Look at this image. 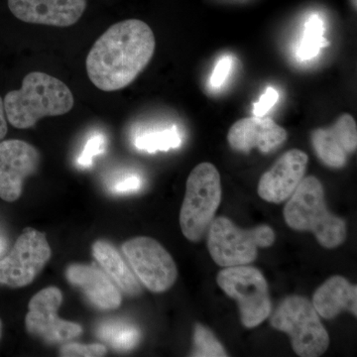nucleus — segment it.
<instances>
[{"label":"nucleus","mask_w":357,"mask_h":357,"mask_svg":"<svg viewBox=\"0 0 357 357\" xmlns=\"http://www.w3.org/2000/svg\"><path fill=\"white\" fill-rule=\"evenodd\" d=\"M279 98V93L273 88H268L267 91L260 98L259 102L255 103L253 114L255 116L263 117L272 109V107L277 102Z\"/></svg>","instance_id":"obj_25"},{"label":"nucleus","mask_w":357,"mask_h":357,"mask_svg":"<svg viewBox=\"0 0 357 357\" xmlns=\"http://www.w3.org/2000/svg\"><path fill=\"white\" fill-rule=\"evenodd\" d=\"M9 10L30 24L70 27L81 20L86 0H8Z\"/></svg>","instance_id":"obj_12"},{"label":"nucleus","mask_w":357,"mask_h":357,"mask_svg":"<svg viewBox=\"0 0 357 357\" xmlns=\"http://www.w3.org/2000/svg\"><path fill=\"white\" fill-rule=\"evenodd\" d=\"M288 227L311 231L324 248L342 245L347 238V223L328 210L321 183L314 176L304 178L284 208Z\"/></svg>","instance_id":"obj_3"},{"label":"nucleus","mask_w":357,"mask_h":357,"mask_svg":"<svg viewBox=\"0 0 357 357\" xmlns=\"http://www.w3.org/2000/svg\"><path fill=\"white\" fill-rule=\"evenodd\" d=\"M62 303L63 294L54 286L35 294L28 304L25 317L28 335L50 345L66 344L81 337L83 326L59 317Z\"/></svg>","instance_id":"obj_10"},{"label":"nucleus","mask_w":357,"mask_h":357,"mask_svg":"<svg viewBox=\"0 0 357 357\" xmlns=\"http://www.w3.org/2000/svg\"><path fill=\"white\" fill-rule=\"evenodd\" d=\"M74 103L72 91L64 82L42 72L26 75L21 88L3 98L7 121L17 129L31 128L44 117L68 114Z\"/></svg>","instance_id":"obj_2"},{"label":"nucleus","mask_w":357,"mask_h":357,"mask_svg":"<svg viewBox=\"0 0 357 357\" xmlns=\"http://www.w3.org/2000/svg\"><path fill=\"white\" fill-rule=\"evenodd\" d=\"M287 131L268 117H246L230 128L227 141L230 147L238 152L258 149L269 153L287 140Z\"/></svg>","instance_id":"obj_15"},{"label":"nucleus","mask_w":357,"mask_h":357,"mask_svg":"<svg viewBox=\"0 0 357 357\" xmlns=\"http://www.w3.org/2000/svg\"><path fill=\"white\" fill-rule=\"evenodd\" d=\"M328 45L330 42L324 37L323 20L318 15H312L307 21L298 57L302 61L311 60L319 55L321 49Z\"/></svg>","instance_id":"obj_20"},{"label":"nucleus","mask_w":357,"mask_h":357,"mask_svg":"<svg viewBox=\"0 0 357 357\" xmlns=\"http://www.w3.org/2000/svg\"><path fill=\"white\" fill-rule=\"evenodd\" d=\"M218 285L231 299L236 300L245 328L261 325L272 311L266 279L255 267H225L218 274Z\"/></svg>","instance_id":"obj_7"},{"label":"nucleus","mask_w":357,"mask_h":357,"mask_svg":"<svg viewBox=\"0 0 357 357\" xmlns=\"http://www.w3.org/2000/svg\"><path fill=\"white\" fill-rule=\"evenodd\" d=\"M41 154L20 139L0 142V199L13 203L20 198L26 178L38 171Z\"/></svg>","instance_id":"obj_11"},{"label":"nucleus","mask_w":357,"mask_h":357,"mask_svg":"<svg viewBox=\"0 0 357 357\" xmlns=\"http://www.w3.org/2000/svg\"><path fill=\"white\" fill-rule=\"evenodd\" d=\"M98 337L119 351L133 349L140 340V331L126 321H107L96 331Z\"/></svg>","instance_id":"obj_19"},{"label":"nucleus","mask_w":357,"mask_h":357,"mask_svg":"<svg viewBox=\"0 0 357 357\" xmlns=\"http://www.w3.org/2000/svg\"><path fill=\"white\" fill-rule=\"evenodd\" d=\"M107 347L102 344H84L66 342L61 344L59 354L63 357H100L107 356Z\"/></svg>","instance_id":"obj_23"},{"label":"nucleus","mask_w":357,"mask_h":357,"mask_svg":"<svg viewBox=\"0 0 357 357\" xmlns=\"http://www.w3.org/2000/svg\"><path fill=\"white\" fill-rule=\"evenodd\" d=\"M121 251L137 278L151 292H166L177 281V265L172 256L151 237L129 239L122 244Z\"/></svg>","instance_id":"obj_9"},{"label":"nucleus","mask_w":357,"mask_h":357,"mask_svg":"<svg viewBox=\"0 0 357 357\" xmlns=\"http://www.w3.org/2000/svg\"><path fill=\"white\" fill-rule=\"evenodd\" d=\"M312 306L319 316L326 319H335L344 310L357 316V287L344 277L328 279L312 296Z\"/></svg>","instance_id":"obj_17"},{"label":"nucleus","mask_w":357,"mask_h":357,"mask_svg":"<svg viewBox=\"0 0 357 357\" xmlns=\"http://www.w3.org/2000/svg\"><path fill=\"white\" fill-rule=\"evenodd\" d=\"M141 188V180L137 176H129L124 178L123 180L119 181L114 185V191L119 194H126V192H132L138 191Z\"/></svg>","instance_id":"obj_27"},{"label":"nucleus","mask_w":357,"mask_h":357,"mask_svg":"<svg viewBox=\"0 0 357 357\" xmlns=\"http://www.w3.org/2000/svg\"><path fill=\"white\" fill-rule=\"evenodd\" d=\"M2 337V321L1 319H0V338Z\"/></svg>","instance_id":"obj_29"},{"label":"nucleus","mask_w":357,"mask_h":357,"mask_svg":"<svg viewBox=\"0 0 357 357\" xmlns=\"http://www.w3.org/2000/svg\"><path fill=\"white\" fill-rule=\"evenodd\" d=\"M222 199L218 169L204 162L192 169L187 183L180 211V227L185 238L198 243L215 218Z\"/></svg>","instance_id":"obj_4"},{"label":"nucleus","mask_w":357,"mask_h":357,"mask_svg":"<svg viewBox=\"0 0 357 357\" xmlns=\"http://www.w3.org/2000/svg\"><path fill=\"white\" fill-rule=\"evenodd\" d=\"M275 238L274 230L269 225L241 229L229 218L220 217L208 227V252L213 261L222 267L248 265L257 257L258 248H270Z\"/></svg>","instance_id":"obj_6"},{"label":"nucleus","mask_w":357,"mask_h":357,"mask_svg":"<svg viewBox=\"0 0 357 357\" xmlns=\"http://www.w3.org/2000/svg\"><path fill=\"white\" fill-rule=\"evenodd\" d=\"M105 138L102 135H95L89 139L84 146L81 156L77 159V163L82 167H89L93 163V159L96 155L102 154L105 151Z\"/></svg>","instance_id":"obj_24"},{"label":"nucleus","mask_w":357,"mask_h":357,"mask_svg":"<svg viewBox=\"0 0 357 357\" xmlns=\"http://www.w3.org/2000/svg\"><path fill=\"white\" fill-rule=\"evenodd\" d=\"M232 60L229 57H223L218 61L213 75H211L210 83L213 88H220L225 83L231 69Z\"/></svg>","instance_id":"obj_26"},{"label":"nucleus","mask_w":357,"mask_h":357,"mask_svg":"<svg viewBox=\"0 0 357 357\" xmlns=\"http://www.w3.org/2000/svg\"><path fill=\"white\" fill-rule=\"evenodd\" d=\"M192 356L225 357L229 354L211 330L202 324H196L192 332Z\"/></svg>","instance_id":"obj_22"},{"label":"nucleus","mask_w":357,"mask_h":357,"mask_svg":"<svg viewBox=\"0 0 357 357\" xmlns=\"http://www.w3.org/2000/svg\"><path fill=\"white\" fill-rule=\"evenodd\" d=\"M271 326L289 335L294 351L299 356H323L330 345V337L318 312L302 296L286 298L272 314Z\"/></svg>","instance_id":"obj_5"},{"label":"nucleus","mask_w":357,"mask_h":357,"mask_svg":"<svg viewBox=\"0 0 357 357\" xmlns=\"http://www.w3.org/2000/svg\"><path fill=\"white\" fill-rule=\"evenodd\" d=\"M91 252L96 262L103 268L107 276L122 292L130 297H136L142 292L135 274H133L119 251L109 241L105 239L96 241L91 245Z\"/></svg>","instance_id":"obj_18"},{"label":"nucleus","mask_w":357,"mask_h":357,"mask_svg":"<svg viewBox=\"0 0 357 357\" xmlns=\"http://www.w3.org/2000/svg\"><path fill=\"white\" fill-rule=\"evenodd\" d=\"M65 277L96 309L114 311L121 307L122 297L116 285L95 265L73 263L66 268Z\"/></svg>","instance_id":"obj_16"},{"label":"nucleus","mask_w":357,"mask_h":357,"mask_svg":"<svg viewBox=\"0 0 357 357\" xmlns=\"http://www.w3.org/2000/svg\"><path fill=\"white\" fill-rule=\"evenodd\" d=\"M312 144L319 159L331 168H342L347 156L357 147L356 122L351 115L342 114L330 128L312 133Z\"/></svg>","instance_id":"obj_14"},{"label":"nucleus","mask_w":357,"mask_h":357,"mask_svg":"<svg viewBox=\"0 0 357 357\" xmlns=\"http://www.w3.org/2000/svg\"><path fill=\"white\" fill-rule=\"evenodd\" d=\"M136 147L148 153H155L157 151H169L181 145V137L175 128L165 129L141 135L136 139Z\"/></svg>","instance_id":"obj_21"},{"label":"nucleus","mask_w":357,"mask_h":357,"mask_svg":"<svg viewBox=\"0 0 357 357\" xmlns=\"http://www.w3.org/2000/svg\"><path fill=\"white\" fill-rule=\"evenodd\" d=\"M51 255L46 234L26 227L10 253L0 259V286L20 289L30 285L46 266Z\"/></svg>","instance_id":"obj_8"},{"label":"nucleus","mask_w":357,"mask_h":357,"mask_svg":"<svg viewBox=\"0 0 357 357\" xmlns=\"http://www.w3.org/2000/svg\"><path fill=\"white\" fill-rule=\"evenodd\" d=\"M154 33L138 20L121 21L110 26L86 57L89 79L102 91H116L128 86L153 58Z\"/></svg>","instance_id":"obj_1"},{"label":"nucleus","mask_w":357,"mask_h":357,"mask_svg":"<svg viewBox=\"0 0 357 357\" xmlns=\"http://www.w3.org/2000/svg\"><path fill=\"white\" fill-rule=\"evenodd\" d=\"M307 165V155L301 150L292 149L282 155L260 178L257 188L260 198L268 203L285 202L304 178Z\"/></svg>","instance_id":"obj_13"},{"label":"nucleus","mask_w":357,"mask_h":357,"mask_svg":"<svg viewBox=\"0 0 357 357\" xmlns=\"http://www.w3.org/2000/svg\"><path fill=\"white\" fill-rule=\"evenodd\" d=\"M8 126H7V119L6 110H4L3 100L0 96V142L6 137Z\"/></svg>","instance_id":"obj_28"}]
</instances>
